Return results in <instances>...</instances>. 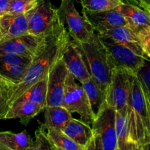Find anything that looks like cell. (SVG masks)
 I'll use <instances>...</instances> for the list:
<instances>
[{"instance_id": "1", "label": "cell", "mask_w": 150, "mask_h": 150, "mask_svg": "<svg viewBox=\"0 0 150 150\" xmlns=\"http://www.w3.org/2000/svg\"><path fill=\"white\" fill-rule=\"evenodd\" d=\"M70 40L68 31L63 23L48 35L44 45L33 57L21 81L10 92L7 109L25 91L48 76L51 69L62 57Z\"/></svg>"}, {"instance_id": "2", "label": "cell", "mask_w": 150, "mask_h": 150, "mask_svg": "<svg viewBox=\"0 0 150 150\" xmlns=\"http://www.w3.org/2000/svg\"><path fill=\"white\" fill-rule=\"evenodd\" d=\"M127 122L130 138L138 150L146 149L150 145V91L133 72L127 102Z\"/></svg>"}, {"instance_id": "3", "label": "cell", "mask_w": 150, "mask_h": 150, "mask_svg": "<svg viewBox=\"0 0 150 150\" xmlns=\"http://www.w3.org/2000/svg\"><path fill=\"white\" fill-rule=\"evenodd\" d=\"M76 41V40H75ZM86 61L91 76L106 92L111 75V67L105 47L95 32L89 40L79 42L76 41Z\"/></svg>"}, {"instance_id": "4", "label": "cell", "mask_w": 150, "mask_h": 150, "mask_svg": "<svg viewBox=\"0 0 150 150\" xmlns=\"http://www.w3.org/2000/svg\"><path fill=\"white\" fill-rule=\"evenodd\" d=\"M116 117L117 111L105 101L92 124L93 140L90 150H118Z\"/></svg>"}, {"instance_id": "5", "label": "cell", "mask_w": 150, "mask_h": 150, "mask_svg": "<svg viewBox=\"0 0 150 150\" xmlns=\"http://www.w3.org/2000/svg\"><path fill=\"white\" fill-rule=\"evenodd\" d=\"M100 39L105 47L108 62L111 69L121 67L137 73L149 57L139 52L126 44L116 42L106 36L99 35Z\"/></svg>"}, {"instance_id": "6", "label": "cell", "mask_w": 150, "mask_h": 150, "mask_svg": "<svg viewBox=\"0 0 150 150\" xmlns=\"http://www.w3.org/2000/svg\"><path fill=\"white\" fill-rule=\"evenodd\" d=\"M28 32L40 36L47 35L62 24L58 9L50 0H38L37 5L26 13Z\"/></svg>"}, {"instance_id": "7", "label": "cell", "mask_w": 150, "mask_h": 150, "mask_svg": "<svg viewBox=\"0 0 150 150\" xmlns=\"http://www.w3.org/2000/svg\"><path fill=\"white\" fill-rule=\"evenodd\" d=\"M58 12L64 25L67 26L70 38L79 42L89 40L95 34V30L85 16L78 12L75 0H62Z\"/></svg>"}, {"instance_id": "8", "label": "cell", "mask_w": 150, "mask_h": 150, "mask_svg": "<svg viewBox=\"0 0 150 150\" xmlns=\"http://www.w3.org/2000/svg\"><path fill=\"white\" fill-rule=\"evenodd\" d=\"M76 80L70 73H68L66 79L62 106L72 114H79L82 122L90 125L93 122L95 115L84 89Z\"/></svg>"}, {"instance_id": "9", "label": "cell", "mask_w": 150, "mask_h": 150, "mask_svg": "<svg viewBox=\"0 0 150 150\" xmlns=\"http://www.w3.org/2000/svg\"><path fill=\"white\" fill-rule=\"evenodd\" d=\"M131 70L121 67L111 70V79L106 90V103L117 111L127 106L130 88Z\"/></svg>"}, {"instance_id": "10", "label": "cell", "mask_w": 150, "mask_h": 150, "mask_svg": "<svg viewBox=\"0 0 150 150\" xmlns=\"http://www.w3.org/2000/svg\"><path fill=\"white\" fill-rule=\"evenodd\" d=\"M48 35L40 36L28 32L16 38L3 40L0 41V54L10 53L33 58L44 45Z\"/></svg>"}, {"instance_id": "11", "label": "cell", "mask_w": 150, "mask_h": 150, "mask_svg": "<svg viewBox=\"0 0 150 150\" xmlns=\"http://www.w3.org/2000/svg\"><path fill=\"white\" fill-rule=\"evenodd\" d=\"M68 73V70L62 57L48 73L46 106L62 105Z\"/></svg>"}, {"instance_id": "12", "label": "cell", "mask_w": 150, "mask_h": 150, "mask_svg": "<svg viewBox=\"0 0 150 150\" xmlns=\"http://www.w3.org/2000/svg\"><path fill=\"white\" fill-rule=\"evenodd\" d=\"M62 59L69 73L81 83L91 77L84 57L76 41L72 38L63 54Z\"/></svg>"}, {"instance_id": "13", "label": "cell", "mask_w": 150, "mask_h": 150, "mask_svg": "<svg viewBox=\"0 0 150 150\" xmlns=\"http://www.w3.org/2000/svg\"><path fill=\"white\" fill-rule=\"evenodd\" d=\"M82 14L85 16L98 33L114 26L127 25V21L117 8L98 12L83 10Z\"/></svg>"}, {"instance_id": "14", "label": "cell", "mask_w": 150, "mask_h": 150, "mask_svg": "<svg viewBox=\"0 0 150 150\" xmlns=\"http://www.w3.org/2000/svg\"><path fill=\"white\" fill-rule=\"evenodd\" d=\"M28 33L27 15L6 13L0 16L1 40L10 39Z\"/></svg>"}, {"instance_id": "15", "label": "cell", "mask_w": 150, "mask_h": 150, "mask_svg": "<svg viewBox=\"0 0 150 150\" xmlns=\"http://www.w3.org/2000/svg\"><path fill=\"white\" fill-rule=\"evenodd\" d=\"M122 14L127 25L135 33L145 29H150V13L142 7L123 3L117 7Z\"/></svg>"}, {"instance_id": "16", "label": "cell", "mask_w": 150, "mask_h": 150, "mask_svg": "<svg viewBox=\"0 0 150 150\" xmlns=\"http://www.w3.org/2000/svg\"><path fill=\"white\" fill-rule=\"evenodd\" d=\"M63 132L84 150H90L93 140L92 127L81 120L72 117L62 129Z\"/></svg>"}, {"instance_id": "17", "label": "cell", "mask_w": 150, "mask_h": 150, "mask_svg": "<svg viewBox=\"0 0 150 150\" xmlns=\"http://www.w3.org/2000/svg\"><path fill=\"white\" fill-rule=\"evenodd\" d=\"M44 109L42 105L35 103L26 100L16 101L9 107L3 120L19 119L20 122L26 125Z\"/></svg>"}, {"instance_id": "18", "label": "cell", "mask_w": 150, "mask_h": 150, "mask_svg": "<svg viewBox=\"0 0 150 150\" xmlns=\"http://www.w3.org/2000/svg\"><path fill=\"white\" fill-rule=\"evenodd\" d=\"M98 33V32H97ZM99 35L106 36L116 42L126 44L139 52L144 54L142 45L134 31L127 26H117L99 32Z\"/></svg>"}, {"instance_id": "19", "label": "cell", "mask_w": 150, "mask_h": 150, "mask_svg": "<svg viewBox=\"0 0 150 150\" xmlns=\"http://www.w3.org/2000/svg\"><path fill=\"white\" fill-rule=\"evenodd\" d=\"M116 130L118 150H138L130 138L127 122V105L120 111H117Z\"/></svg>"}, {"instance_id": "20", "label": "cell", "mask_w": 150, "mask_h": 150, "mask_svg": "<svg viewBox=\"0 0 150 150\" xmlns=\"http://www.w3.org/2000/svg\"><path fill=\"white\" fill-rule=\"evenodd\" d=\"M44 122L45 127L62 130L67 122L72 118V113L62 105L46 106L44 109Z\"/></svg>"}, {"instance_id": "21", "label": "cell", "mask_w": 150, "mask_h": 150, "mask_svg": "<svg viewBox=\"0 0 150 150\" xmlns=\"http://www.w3.org/2000/svg\"><path fill=\"white\" fill-rule=\"evenodd\" d=\"M0 142L8 150H32L34 143L26 130L18 133L0 132Z\"/></svg>"}, {"instance_id": "22", "label": "cell", "mask_w": 150, "mask_h": 150, "mask_svg": "<svg viewBox=\"0 0 150 150\" xmlns=\"http://www.w3.org/2000/svg\"><path fill=\"white\" fill-rule=\"evenodd\" d=\"M84 89L95 117L99 112L106 100V92L101 88L98 82L91 76L89 79L81 83Z\"/></svg>"}, {"instance_id": "23", "label": "cell", "mask_w": 150, "mask_h": 150, "mask_svg": "<svg viewBox=\"0 0 150 150\" xmlns=\"http://www.w3.org/2000/svg\"><path fill=\"white\" fill-rule=\"evenodd\" d=\"M48 75L38 81L32 85L24 93L22 94L16 101L26 100L42 105L44 108L46 107L47 92H48ZM15 101V102H16ZM14 102V103H15Z\"/></svg>"}, {"instance_id": "24", "label": "cell", "mask_w": 150, "mask_h": 150, "mask_svg": "<svg viewBox=\"0 0 150 150\" xmlns=\"http://www.w3.org/2000/svg\"><path fill=\"white\" fill-rule=\"evenodd\" d=\"M40 126L46 133L57 150H84L81 146L68 137L62 130L45 127L42 124Z\"/></svg>"}, {"instance_id": "25", "label": "cell", "mask_w": 150, "mask_h": 150, "mask_svg": "<svg viewBox=\"0 0 150 150\" xmlns=\"http://www.w3.org/2000/svg\"><path fill=\"white\" fill-rule=\"evenodd\" d=\"M79 1L83 10L91 12L113 10L123 4L122 0H79Z\"/></svg>"}, {"instance_id": "26", "label": "cell", "mask_w": 150, "mask_h": 150, "mask_svg": "<svg viewBox=\"0 0 150 150\" xmlns=\"http://www.w3.org/2000/svg\"><path fill=\"white\" fill-rule=\"evenodd\" d=\"M29 66L0 63V73L13 81L17 84L21 81Z\"/></svg>"}, {"instance_id": "27", "label": "cell", "mask_w": 150, "mask_h": 150, "mask_svg": "<svg viewBox=\"0 0 150 150\" xmlns=\"http://www.w3.org/2000/svg\"><path fill=\"white\" fill-rule=\"evenodd\" d=\"M38 0H11L7 13L13 15L26 14L37 5Z\"/></svg>"}, {"instance_id": "28", "label": "cell", "mask_w": 150, "mask_h": 150, "mask_svg": "<svg viewBox=\"0 0 150 150\" xmlns=\"http://www.w3.org/2000/svg\"><path fill=\"white\" fill-rule=\"evenodd\" d=\"M32 150H57L40 126L35 131V140Z\"/></svg>"}, {"instance_id": "29", "label": "cell", "mask_w": 150, "mask_h": 150, "mask_svg": "<svg viewBox=\"0 0 150 150\" xmlns=\"http://www.w3.org/2000/svg\"><path fill=\"white\" fill-rule=\"evenodd\" d=\"M32 57H24L18 54H10V53H1L0 54V63L15 64V65L29 66L32 63Z\"/></svg>"}, {"instance_id": "30", "label": "cell", "mask_w": 150, "mask_h": 150, "mask_svg": "<svg viewBox=\"0 0 150 150\" xmlns=\"http://www.w3.org/2000/svg\"><path fill=\"white\" fill-rule=\"evenodd\" d=\"M145 54L150 58V29H145L136 33Z\"/></svg>"}, {"instance_id": "31", "label": "cell", "mask_w": 150, "mask_h": 150, "mask_svg": "<svg viewBox=\"0 0 150 150\" xmlns=\"http://www.w3.org/2000/svg\"><path fill=\"white\" fill-rule=\"evenodd\" d=\"M136 74L150 91V58L146 60Z\"/></svg>"}, {"instance_id": "32", "label": "cell", "mask_w": 150, "mask_h": 150, "mask_svg": "<svg viewBox=\"0 0 150 150\" xmlns=\"http://www.w3.org/2000/svg\"><path fill=\"white\" fill-rule=\"evenodd\" d=\"M16 85V83L13 81L0 73V92H7L10 94Z\"/></svg>"}, {"instance_id": "33", "label": "cell", "mask_w": 150, "mask_h": 150, "mask_svg": "<svg viewBox=\"0 0 150 150\" xmlns=\"http://www.w3.org/2000/svg\"><path fill=\"white\" fill-rule=\"evenodd\" d=\"M10 93L7 92H0V109L7 111V102H8Z\"/></svg>"}, {"instance_id": "34", "label": "cell", "mask_w": 150, "mask_h": 150, "mask_svg": "<svg viewBox=\"0 0 150 150\" xmlns=\"http://www.w3.org/2000/svg\"><path fill=\"white\" fill-rule=\"evenodd\" d=\"M11 0H0V16L7 13Z\"/></svg>"}, {"instance_id": "35", "label": "cell", "mask_w": 150, "mask_h": 150, "mask_svg": "<svg viewBox=\"0 0 150 150\" xmlns=\"http://www.w3.org/2000/svg\"><path fill=\"white\" fill-rule=\"evenodd\" d=\"M122 1L125 4H133V5H136L143 8V3H142V0H122Z\"/></svg>"}, {"instance_id": "36", "label": "cell", "mask_w": 150, "mask_h": 150, "mask_svg": "<svg viewBox=\"0 0 150 150\" xmlns=\"http://www.w3.org/2000/svg\"><path fill=\"white\" fill-rule=\"evenodd\" d=\"M6 114V111L4 110L0 109V120H3V117H4V114Z\"/></svg>"}, {"instance_id": "37", "label": "cell", "mask_w": 150, "mask_h": 150, "mask_svg": "<svg viewBox=\"0 0 150 150\" xmlns=\"http://www.w3.org/2000/svg\"><path fill=\"white\" fill-rule=\"evenodd\" d=\"M142 3H143V5L145 4V5L149 6L150 7V0H142Z\"/></svg>"}, {"instance_id": "38", "label": "cell", "mask_w": 150, "mask_h": 150, "mask_svg": "<svg viewBox=\"0 0 150 150\" xmlns=\"http://www.w3.org/2000/svg\"><path fill=\"white\" fill-rule=\"evenodd\" d=\"M0 150H8L5 146H4V145L1 143V142H0Z\"/></svg>"}, {"instance_id": "39", "label": "cell", "mask_w": 150, "mask_h": 150, "mask_svg": "<svg viewBox=\"0 0 150 150\" xmlns=\"http://www.w3.org/2000/svg\"><path fill=\"white\" fill-rule=\"evenodd\" d=\"M143 8L145 9V10H146L147 11H149L150 13V7H149V6H147V5H145V4H144Z\"/></svg>"}, {"instance_id": "40", "label": "cell", "mask_w": 150, "mask_h": 150, "mask_svg": "<svg viewBox=\"0 0 150 150\" xmlns=\"http://www.w3.org/2000/svg\"><path fill=\"white\" fill-rule=\"evenodd\" d=\"M25 1H31V0H25Z\"/></svg>"}, {"instance_id": "41", "label": "cell", "mask_w": 150, "mask_h": 150, "mask_svg": "<svg viewBox=\"0 0 150 150\" xmlns=\"http://www.w3.org/2000/svg\"><path fill=\"white\" fill-rule=\"evenodd\" d=\"M0 41H1V36H0Z\"/></svg>"}]
</instances>
